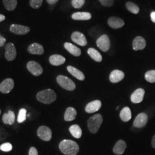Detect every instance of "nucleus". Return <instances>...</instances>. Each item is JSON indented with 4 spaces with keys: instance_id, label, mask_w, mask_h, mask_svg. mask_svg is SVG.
Returning a JSON list of instances; mask_svg holds the SVG:
<instances>
[{
    "instance_id": "nucleus-43",
    "label": "nucleus",
    "mask_w": 155,
    "mask_h": 155,
    "mask_svg": "<svg viewBox=\"0 0 155 155\" xmlns=\"http://www.w3.org/2000/svg\"><path fill=\"white\" fill-rule=\"evenodd\" d=\"M1 111L0 110V114H1Z\"/></svg>"
},
{
    "instance_id": "nucleus-22",
    "label": "nucleus",
    "mask_w": 155,
    "mask_h": 155,
    "mask_svg": "<svg viewBox=\"0 0 155 155\" xmlns=\"http://www.w3.org/2000/svg\"><path fill=\"white\" fill-rule=\"evenodd\" d=\"M68 71L70 72L72 76L78 79L80 81H84L85 79L84 75L83 74V72L79 70L77 68L74 67L68 66L67 67Z\"/></svg>"
},
{
    "instance_id": "nucleus-8",
    "label": "nucleus",
    "mask_w": 155,
    "mask_h": 155,
    "mask_svg": "<svg viewBox=\"0 0 155 155\" xmlns=\"http://www.w3.org/2000/svg\"><path fill=\"white\" fill-rule=\"evenodd\" d=\"M17 52L15 45L12 43H9L5 46V57L8 61H12L16 57Z\"/></svg>"
},
{
    "instance_id": "nucleus-12",
    "label": "nucleus",
    "mask_w": 155,
    "mask_h": 155,
    "mask_svg": "<svg viewBox=\"0 0 155 155\" xmlns=\"http://www.w3.org/2000/svg\"><path fill=\"white\" fill-rule=\"evenodd\" d=\"M71 39L76 44L81 46H86L87 45V41L83 33L79 32H74L71 35Z\"/></svg>"
},
{
    "instance_id": "nucleus-11",
    "label": "nucleus",
    "mask_w": 155,
    "mask_h": 155,
    "mask_svg": "<svg viewBox=\"0 0 155 155\" xmlns=\"http://www.w3.org/2000/svg\"><path fill=\"white\" fill-rule=\"evenodd\" d=\"M148 122V116L145 113L138 114L133 121V126L137 128L144 127Z\"/></svg>"
},
{
    "instance_id": "nucleus-37",
    "label": "nucleus",
    "mask_w": 155,
    "mask_h": 155,
    "mask_svg": "<svg viewBox=\"0 0 155 155\" xmlns=\"http://www.w3.org/2000/svg\"><path fill=\"white\" fill-rule=\"evenodd\" d=\"M29 155H38V150L35 147H31L29 151Z\"/></svg>"
},
{
    "instance_id": "nucleus-40",
    "label": "nucleus",
    "mask_w": 155,
    "mask_h": 155,
    "mask_svg": "<svg viewBox=\"0 0 155 155\" xmlns=\"http://www.w3.org/2000/svg\"><path fill=\"white\" fill-rule=\"evenodd\" d=\"M58 0H47V2L51 5H52V4H55L56 2L58 1Z\"/></svg>"
},
{
    "instance_id": "nucleus-42",
    "label": "nucleus",
    "mask_w": 155,
    "mask_h": 155,
    "mask_svg": "<svg viewBox=\"0 0 155 155\" xmlns=\"http://www.w3.org/2000/svg\"><path fill=\"white\" fill-rule=\"evenodd\" d=\"M5 20V16L3 15L0 14V22L2 21H4Z\"/></svg>"
},
{
    "instance_id": "nucleus-20",
    "label": "nucleus",
    "mask_w": 155,
    "mask_h": 155,
    "mask_svg": "<svg viewBox=\"0 0 155 155\" xmlns=\"http://www.w3.org/2000/svg\"><path fill=\"white\" fill-rule=\"evenodd\" d=\"M49 61L50 64H51L52 65L58 66L64 64L66 61V59L63 56L55 54L50 56Z\"/></svg>"
},
{
    "instance_id": "nucleus-41",
    "label": "nucleus",
    "mask_w": 155,
    "mask_h": 155,
    "mask_svg": "<svg viewBox=\"0 0 155 155\" xmlns=\"http://www.w3.org/2000/svg\"><path fill=\"white\" fill-rule=\"evenodd\" d=\"M152 147L153 148H155V134L153 136L152 139Z\"/></svg>"
},
{
    "instance_id": "nucleus-33",
    "label": "nucleus",
    "mask_w": 155,
    "mask_h": 155,
    "mask_svg": "<svg viewBox=\"0 0 155 155\" xmlns=\"http://www.w3.org/2000/svg\"><path fill=\"white\" fill-rule=\"evenodd\" d=\"M43 0H30V6L33 9H39L42 5Z\"/></svg>"
},
{
    "instance_id": "nucleus-5",
    "label": "nucleus",
    "mask_w": 155,
    "mask_h": 155,
    "mask_svg": "<svg viewBox=\"0 0 155 155\" xmlns=\"http://www.w3.org/2000/svg\"><path fill=\"white\" fill-rule=\"evenodd\" d=\"M97 47L104 52H106L109 50L110 47V41L109 36L106 35H103L100 36L97 40Z\"/></svg>"
},
{
    "instance_id": "nucleus-27",
    "label": "nucleus",
    "mask_w": 155,
    "mask_h": 155,
    "mask_svg": "<svg viewBox=\"0 0 155 155\" xmlns=\"http://www.w3.org/2000/svg\"><path fill=\"white\" fill-rule=\"evenodd\" d=\"M70 132L75 139H80L82 134V131L81 127L78 125H73L69 128Z\"/></svg>"
},
{
    "instance_id": "nucleus-39",
    "label": "nucleus",
    "mask_w": 155,
    "mask_h": 155,
    "mask_svg": "<svg viewBox=\"0 0 155 155\" xmlns=\"http://www.w3.org/2000/svg\"><path fill=\"white\" fill-rule=\"evenodd\" d=\"M150 18L152 21L155 23V12H152L150 13Z\"/></svg>"
},
{
    "instance_id": "nucleus-14",
    "label": "nucleus",
    "mask_w": 155,
    "mask_h": 155,
    "mask_svg": "<svg viewBox=\"0 0 155 155\" xmlns=\"http://www.w3.org/2000/svg\"><path fill=\"white\" fill-rule=\"evenodd\" d=\"M107 24L111 28L119 29L122 28L124 25L125 22L120 18L117 17H111L107 21Z\"/></svg>"
},
{
    "instance_id": "nucleus-26",
    "label": "nucleus",
    "mask_w": 155,
    "mask_h": 155,
    "mask_svg": "<svg viewBox=\"0 0 155 155\" xmlns=\"http://www.w3.org/2000/svg\"><path fill=\"white\" fill-rule=\"evenodd\" d=\"M121 120L124 122H127L132 118V113L129 107H125L123 108L120 114Z\"/></svg>"
},
{
    "instance_id": "nucleus-15",
    "label": "nucleus",
    "mask_w": 155,
    "mask_h": 155,
    "mask_svg": "<svg viewBox=\"0 0 155 155\" xmlns=\"http://www.w3.org/2000/svg\"><path fill=\"white\" fill-rule=\"evenodd\" d=\"M125 77V74L122 71L114 70L111 72L109 80L111 83H116L121 81Z\"/></svg>"
},
{
    "instance_id": "nucleus-18",
    "label": "nucleus",
    "mask_w": 155,
    "mask_h": 155,
    "mask_svg": "<svg viewBox=\"0 0 155 155\" xmlns=\"http://www.w3.org/2000/svg\"><path fill=\"white\" fill-rule=\"evenodd\" d=\"M127 147V143L125 141L122 140H118L113 148V152L116 155H122L125 152Z\"/></svg>"
},
{
    "instance_id": "nucleus-1",
    "label": "nucleus",
    "mask_w": 155,
    "mask_h": 155,
    "mask_svg": "<svg viewBox=\"0 0 155 155\" xmlns=\"http://www.w3.org/2000/svg\"><path fill=\"white\" fill-rule=\"evenodd\" d=\"M59 149L65 155H76L79 151L78 144L71 140H63L59 144Z\"/></svg>"
},
{
    "instance_id": "nucleus-7",
    "label": "nucleus",
    "mask_w": 155,
    "mask_h": 155,
    "mask_svg": "<svg viewBox=\"0 0 155 155\" xmlns=\"http://www.w3.org/2000/svg\"><path fill=\"white\" fill-rule=\"evenodd\" d=\"M37 134L40 139L45 141H49L52 138L51 129L46 126H41L39 127Z\"/></svg>"
},
{
    "instance_id": "nucleus-36",
    "label": "nucleus",
    "mask_w": 155,
    "mask_h": 155,
    "mask_svg": "<svg viewBox=\"0 0 155 155\" xmlns=\"http://www.w3.org/2000/svg\"><path fill=\"white\" fill-rule=\"evenodd\" d=\"M102 5L106 7H110L113 5L114 0H99Z\"/></svg>"
},
{
    "instance_id": "nucleus-25",
    "label": "nucleus",
    "mask_w": 155,
    "mask_h": 155,
    "mask_svg": "<svg viewBox=\"0 0 155 155\" xmlns=\"http://www.w3.org/2000/svg\"><path fill=\"white\" fill-rule=\"evenodd\" d=\"M71 17L75 20H88L91 18V15L89 12H76L72 14Z\"/></svg>"
},
{
    "instance_id": "nucleus-21",
    "label": "nucleus",
    "mask_w": 155,
    "mask_h": 155,
    "mask_svg": "<svg viewBox=\"0 0 155 155\" xmlns=\"http://www.w3.org/2000/svg\"><path fill=\"white\" fill-rule=\"evenodd\" d=\"M65 49L68 51L71 54L75 56H79L81 55V51L77 46L70 43H65L64 45Z\"/></svg>"
},
{
    "instance_id": "nucleus-34",
    "label": "nucleus",
    "mask_w": 155,
    "mask_h": 155,
    "mask_svg": "<svg viewBox=\"0 0 155 155\" xmlns=\"http://www.w3.org/2000/svg\"><path fill=\"white\" fill-rule=\"evenodd\" d=\"M84 2L85 0H72L71 4L74 8L79 9L83 6Z\"/></svg>"
},
{
    "instance_id": "nucleus-24",
    "label": "nucleus",
    "mask_w": 155,
    "mask_h": 155,
    "mask_svg": "<svg viewBox=\"0 0 155 155\" xmlns=\"http://www.w3.org/2000/svg\"><path fill=\"white\" fill-rule=\"evenodd\" d=\"M15 121V114L13 111H8V113H4L2 116V121L8 125H13Z\"/></svg>"
},
{
    "instance_id": "nucleus-32",
    "label": "nucleus",
    "mask_w": 155,
    "mask_h": 155,
    "mask_svg": "<svg viewBox=\"0 0 155 155\" xmlns=\"http://www.w3.org/2000/svg\"><path fill=\"white\" fill-rule=\"evenodd\" d=\"M27 110L25 109H21L19 113H18V115L17 117V122L20 124L24 122L26 119H27Z\"/></svg>"
},
{
    "instance_id": "nucleus-10",
    "label": "nucleus",
    "mask_w": 155,
    "mask_h": 155,
    "mask_svg": "<svg viewBox=\"0 0 155 155\" xmlns=\"http://www.w3.org/2000/svg\"><path fill=\"white\" fill-rule=\"evenodd\" d=\"M9 30L11 32L15 33L16 35H26L29 33L30 31V28L28 27L24 26L21 25L12 24L10 27Z\"/></svg>"
},
{
    "instance_id": "nucleus-16",
    "label": "nucleus",
    "mask_w": 155,
    "mask_h": 155,
    "mask_svg": "<svg viewBox=\"0 0 155 155\" xmlns=\"http://www.w3.org/2000/svg\"><path fill=\"white\" fill-rule=\"evenodd\" d=\"M28 52L32 55H41L44 53V48L41 45H39L37 43H34L29 45Z\"/></svg>"
},
{
    "instance_id": "nucleus-6",
    "label": "nucleus",
    "mask_w": 155,
    "mask_h": 155,
    "mask_svg": "<svg viewBox=\"0 0 155 155\" xmlns=\"http://www.w3.org/2000/svg\"><path fill=\"white\" fill-rule=\"evenodd\" d=\"M27 67L28 71L36 77L40 76L43 72V70L41 65L36 61H29L27 64Z\"/></svg>"
},
{
    "instance_id": "nucleus-30",
    "label": "nucleus",
    "mask_w": 155,
    "mask_h": 155,
    "mask_svg": "<svg viewBox=\"0 0 155 155\" xmlns=\"http://www.w3.org/2000/svg\"><path fill=\"white\" fill-rule=\"evenodd\" d=\"M126 7L129 11L133 14H137L140 11L139 6L132 2H127L126 4Z\"/></svg>"
},
{
    "instance_id": "nucleus-23",
    "label": "nucleus",
    "mask_w": 155,
    "mask_h": 155,
    "mask_svg": "<svg viewBox=\"0 0 155 155\" xmlns=\"http://www.w3.org/2000/svg\"><path fill=\"white\" fill-rule=\"evenodd\" d=\"M77 114L76 110L72 107H69L66 109L64 113V120L66 121H71L74 120Z\"/></svg>"
},
{
    "instance_id": "nucleus-38",
    "label": "nucleus",
    "mask_w": 155,
    "mask_h": 155,
    "mask_svg": "<svg viewBox=\"0 0 155 155\" xmlns=\"http://www.w3.org/2000/svg\"><path fill=\"white\" fill-rule=\"evenodd\" d=\"M6 43V39L0 35V47H3Z\"/></svg>"
},
{
    "instance_id": "nucleus-35",
    "label": "nucleus",
    "mask_w": 155,
    "mask_h": 155,
    "mask_svg": "<svg viewBox=\"0 0 155 155\" xmlns=\"http://www.w3.org/2000/svg\"><path fill=\"white\" fill-rule=\"evenodd\" d=\"M12 150V145L9 143H6L0 145V150L4 152H9Z\"/></svg>"
},
{
    "instance_id": "nucleus-19",
    "label": "nucleus",
    "mask_w": 155,
    "mask_h": 155,
    "mask_svg": "<svg viewBox=\"0 0 155 155\" xmlns=\"http://www.w3.org/2000/svg\"><path fill=\"white\" fill-rule=\"evenodd\" d=\"M133 49L134 51L144 50L146 47V41L141 36H137L133 40Z\"/></svg>"
},
{
    "instance_id": "nucleus-28",
    "label": "nucleus",
    "mask_w": 155,
    "mask_h": 155,
    "mask_svg": "<svg viewBox=\"0 0 155 155\" xmlns=\"http://www.w3.org/2000/svg\"><path fill=\"white\" fill-rule=\"evenodd\" d=\"M87 54L95 61L101 62L102 61V56L101 55V54L97 50L94 48H90L87 50Z\"/></svg>"
},
{
    "instance_id": "nucleus-29",
    "label": "nucleus",
    "mask_w": 155,
    "mask_h": 155,
    "mask_svg": "<svg viewBox=\"0 0 155 155\" xmlns=\"http://www.w3.org/2000/svg\"><path fill=\"white\" fill-rule=\"evenodd\" d=\"M2 1L6 9L9 11H14L17 5V0H2Z\"/></svg>"
},
{
    "instance_id": "nucleus-17",
    "label": "nucleus",
    "mask_w": 155,
    "mask_h": 155,
    "mask_svg": "<svg viewBox=\"0 0 155 155\" xmlns=\"http://www.w3.org/2000/svg\"><path fill=\"white\" fill-rule=\"evenodd\" d=\"M102 106L101 102L95 100L89 103L85 107V111L88 113H93L99 110Z\"/></svg>"
},
{
    "instance_id": "nucleus-13",
    "label": "nucleus",
    "mask_w": 155,
    "mask_h": 155,
    "mask_svg": "<svg viewBox=\"0 0 155 155\" xmlns=\"http://www.w3.org/2000/svg\"><path fill=\"white\" fill-rule=\"evenodd\" d=\"M145 91L144 89H137L133 92L130 97V100L134 104H139L144 99Z\"/></svg>"
},
{
    "instance_id": "nucleus-2",
    "label": "nucleus",
    "mask_w": 155,
    "mask_h": 155,
    "mask_svg": "<svg viewBox=\"0 0 155 155\" xmlns=\"http://www.w3.org/2000/svg\"><path fill=\"white\" fill-rule=\"evenodd\" d=\"M36 98L43 104H50L56 100V94L52 89H45L37 94Z\"/></svg>"
},
{
    "instance_id": "nucleus-4",
    "label": "nucleus",
    "mask_w": 155,
    "mask_h": 155,
    "mask_svg": "<svg viewBox=\"0 0 155 155\" xmlns=\"http://www.w3.org/2000/svg\"><path fill=\"white\" fill-rule=\"evenodd\" d=\"M56 81L62 88L68 91H73L76 88V86L74 82L71 79L66 76L59 75L56 78Z\"/></svg>"
},
{
    "instance_id": "nucleus-9",
    "label": "nucleus",
    "mask_w": 155,
    "mask_h": 155,
    "mask_svg": "<svg viewBox=\"0 0 155 155\" xmlns=\"http://www.w3.org/2000/svg\"><path fill=\"white\" fill-rule=\"evenodd\" d=\"M15 86L14 81L11 78H7L0 84V91L3 94L10 93Z\"/></svg>"
},
{
    "instance_id": "nucleus-3",
    "label": "nucleus",
    "mask_w": 155,
    "mask_h": 155,
    "mask_svg": "<svg viewBox=\"0 0 155 155\" xmlns=\"http://www.w3.org/2000/svg\"><path fill=\"white\" fill-rule=\"evenodd\" d=\"M103 122V118L100 114H97L89 118L87 126L89 130L92 133H96L100 129Z\"/></svg>"
},
{
    "instance_id": "nucleus-31",
    "label": "nucleus",
    "mask_w": 155,
    "mask_h": 155,
    "mask_svg": "<svg viewBox=\"0 0 155 155\" xmlns=\"http://www.w3.org/2000/svg\"><path fill=\"white\" fill-rule=\"evenodd\" d=\"M145 78L150 83L155 82V70H150L145 73Z\"/></svg>"
}]
</instances>
